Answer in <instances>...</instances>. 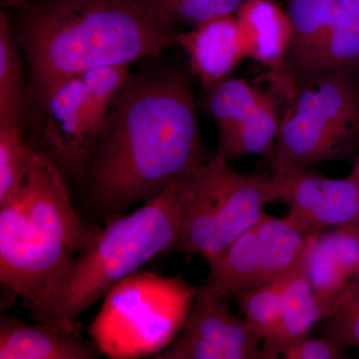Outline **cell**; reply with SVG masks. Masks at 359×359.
Segmentation results:
<instances>
[{"instance_id": "7", "label": "cell", "mask_w": 359, "mask_h": 359, "mask_svg": "<svg viewBox=\"0 0 359 359\" xmlns=\"http://www.w3.org/2000/svg\"><path fill=\"white\" fill-rule=\"evenodd\" d=\"M278 200L273 177L236 171L218 154L200 168L183 228L172 252L211 261L256 224Z\"/></svg>"}, {"instance_id": "12", "label": "cell", "mask_w": 359, "mask_h": 359, "mask_svg": "<svg viewBox=\"0 0 359 359\" xmlns=\"http://www.w3.org/2000/svg\"><path fill=\"white\" fill-rule=\"evenodd\" d=\"M45 116L39 152L66 176L76 180L93 151L98 133L92 124L81 80L67 78L44 97Z\"/></svg>"}, {"instance_id": "1", "label": "cell", "mask_w": 359, "mask_h": 359, "mask_svg": "<svg viewBox=\"0 0 359 359\" xmlns=\"http://www.w3.org/2000/svg\"><path fill=\"white\" fill-rule=\"evenodd\" d=\"M210 157L188 77L175 70L138 73L106 118L76 181L85 209L107 224Z\"/></svg>"}, {"instance_id": "28", "label": "cell", "mask_w": 359, "mask_h": 359, "mask_svg": "<svg viewBox=\"0 0 359 359\" xmlns=\"http://www.w3.org/2000/svg\"><path fill=\"white\" fill-rule=\"evenodd\" d=\"M22 1L23 0H4V1H2V6L6 9H13V7L18 6V4H20Z\"/></svg>"}, {"instance_id": "22", "label": "cell", "mask_w": 359, "mask_h": 359, "mask_svg": "<svg viewBox=\"0 0 359 359\" xmlns=\"http://www.w3.org/2000/svg\"><path fill=\"white\" fill-rule=\"evenodd\" d=\"M130 76L127 65L102 66L78 76L83 85L90 118L97 133L102 128Z\"/></svg>"}, {"instance_id": "17", "label": "cell", "mask_w": 359, "mask_h": 359, "mask_svg": "<svg viewBox=\"0 0 359 359\" xmlns=\"http://www.w3.org/2000/svg\"><path fill=\"white\" fill-rule=\"evenodd\" d=\"M334 313V309L316 294L304 266V254L290 269L283 292V304L280 323L275 334L264 340L266 359L278 358L283 347L308 337L316 323Z\"/></svg>"}, {"instance_id": "9", "label": "cell", "mask_w": 359, "mask_h": 359, "mask_svg": "<svg viewBox=\"0 0 359 359\" xmlns=\"http://www.w3.org/2000/svg\"><path fill=\"white\" fill-rule=\"evenodd\" d=\"M309 237L289 217L264 212L223 254L208 262L205 285L233 295L261 287L294 268Z\"/></svg>"}, {"instance_id": "15", "label": "cell", "mask_w": 359, "mask_h": 359, "mask_svg": "<svg viewBox=\"0 0 359 359\" xmlns=\"http://www.w3.org/2000/svg\"><path fill=\"white\" fill-rule=\"evenodd\" d=\"M176 44L186 52L191 71L203 85L230 76L247 58L236 13L212 18L178 33Z\"/></svg>"}, {"instance_id": "16", "label": "cell", "mask_w": 359, "mask_h": 359, "mask_svg": "<svg viewBox=\"0 0 359 359\" xmlns=\"http://www.w3.org/2000/svg\"><path fill=\"white\" fill-rule=\"evenodd\" d=\"M101 353L84 341L79 332L13 316L0 320V359H94Z\"/></svg>"}, {"instance_id": "11", "label": "cell", "mask_w": 359, "mask_h": 359, "mask_svg": "<svg viewBox=\"0 0 359 359\" xmlns=\"http://www.w3.org/2000/svg\"><path fill=\"white\" fill-rule=\"evenodd\" d=\"M273 177L278 200L306 235L359 222V187L351 175L334 179L304 169Z\"/></svg>"}, {"instance_id": "24", "label": "cell", "mask_w": 359, "mask_h": 359, "mask_svg": "<svg viewBox=\"0 0 359 359\" xmlns=\"http://www.w3.org/2000/svg\"><path fill=\"white\" fill-rule=\"evenodd\" d=\"M245 0H141L157 20L174 26H197L226 14L236 13Z\"/></svg>"}, {"instance_id": "5", "label": "cell", "mask_w": 359, "mask_h": 359, "mask_svg": "<svg viewBox=\"0 0 359 359\" xmlns=\"http://www.w3.org/2000/svg\"><path fill=\"white\" fill-rule=\"evenodd\" d=\"M358 73H337L297 89L280 119L273 175L351 157L359 147Z\"/></svg>"}, {"instance_id": "25", "label": "cell", "mask_w": 359, "mask_h": 359, "mask_svg": "<svg viewBox=\"0 0 359 359\" xmlns=\"http://www.w3.org/2000/svg\"><path fill=\"white\" fill-rule=\"evenodd\" d=\"M325 337L344 349L359 348V287L353 297L327 318Z\"/></svg>"}, {"instance_id": "2", "label": "cell", "mask_w": 359, "mask_h": 359, "mask_svg": "<svg viewBox=\"0 0 359 359\" xmlns=\"http://www.w3.org/2000/svg\"><path fill=\"white\" fill-rule=\"evenodd\" d=\"M13 9L14 39L29 66L33 93L42 100L67 78L158 56L178 34L141 0H23Z\"/></svg>"}, {"instance_id": "13", "label": "cell", "mask_w": 359, "mask_h": 359, "mask_svg": "<svg viewBox=\"0 0 359 359\" xmlns=\"http://www.w3.org/2000/svg\"><path fill=\"white\" fill-rule=\"evenodd\" d=\"M304 266L316 294L337 313L359 287V222L311 236Z\"/></svg>"}, {"instance_id": "19", "label": "cell", "mask_w": 359, "mask_h": 359, "mask_svg": "<svg viewBox=\"0 0 359 359\" xmlns=\"http://www.w3.org/2000/svg\"><path fill=\"white\" fill-rule=\"evenodd\" d=\"M282 116L275 96L268 93L257 108L228 137L219 140L218 154L224 160L238 159L250 155L273 157Z\"/></svg>"}, {"instance_id": "23", "label": "cell", "mask_w": 359, "mask_h": 359, "mask_svg": "<svg viewBox=\"0 0 359 359\" xmlns=\"http://www.w3.org/2000/svg\"><path fill=\"white\" fill-rule=\"evenodd\" d=\"M290 271L261 287L233 295L242 306L245 320L263 337V341L275 334L280 323L283 292Z\"/></svg>"}, {"instance_id": "4", "label": "cell", "mask_w": 359, "mask_h": 359, "mask_svg": "<svg viewBox=\"0 0 359 359\" xmlns=\"http://www.w3.org/2000/svg\"><path fill=\"white\" fill-rule=\"evenodd\" d=\"M204 163L136 211L97 228L54 294L51 325L79 332L78 318L92 304L151 259L172 252Z\"/></svg>"}, {"instance_id": "8", "label": "cell", "mask_w": 359, "mask_h": 359, "mask_svg": "<svg viewBox=\"0 0 359 359\" xmlns=\"http://www.w3.org/2000/svg\"><path fill=\"white\" fill-rule=\"evenodd\" d=\"M287 13V101L311 80L359 72V0H290Z\"/></svg>"}, {"instance_id": "21", "label": "cell", "mask_w": 359, "mask_h": 359, "mask_svg": "<svg viewBox=\"0 0 359 359\" xmlns=\"http://www.w3.org/2000/svg\"><path fill=\"white\" fill-rule=\"evenodd\" d=\"M37 152L22 123L0 122V205L13 197Z\"/></svg>"}, {"instance_id": "14", "label": "cell", "mask_w": 359, "mask_h": 359, "mask_svg": "<svg viewBox=\"0 0 359 359\" xmlns=\"http://www.w3.org/2000/svg\"><path fill=\"white\" fill-rule=\"evenodd\" d=\"M236 18L247 58L268 70L273 88L287 99L285 63L292 32L289 13L271 0H245Z\"/></svg>"}, {"instance_id": "18", "label": "cell", "mask_w": 359, "mask_h": 359, "mask_svg": "<svg viewBox=\"0 0 359 359\" xmlns=\"http://www.w3.org/2000/svg\"><path fill=\"white\" fill-rule=\"evenodd\" d=\"M204 87L203 106L218 127L219 140L233 133L268 95L244 78L228 76Z\"/></svg>"}, {"instance_id": "10", "label": "cell", "mask_w": 359, "mask_h": 359, "mask_svg": "<svg viewBox=\"0 0 359 359\" xmlns=\"http://www.w3.org/2000/svg\"><path fill=\"white\" fill-rule=\"evenodd\" d=\"M228 295L197 287L186 320L154 359H266L263 337L231 311Z\"/></svg>"}, {"instance_id": "6", "label": "cell", "mask_w": 359, "mask_h": 359, "mask_svg": "<svg viewBox=\"0 0 359 359\" xmlns=\"http://www.w3.org/2000/svg\"><path fill=\"white\" fill-rule=\"evenodd\" d=\"M197 287L182 276L136 271L106 294L89 334L110 358L155 356L179 334Z\"/></svg>"}, {"instance_id": "27", "label": "cell", "mask_w": 359, "mask_h": 359, "mask_svg": "<svg viewBox=\"0 0 359 359\" xmlns=\"http://www.w3.org/2000/svg\"><path fill=\"white\" fill-rule=\"evenodd\" d=\"M351 176L353 177L354 181L358 183L359 187V153L358 157L354 160L353 171H351Z\"/></svg>"}, {"instance_id": "3", "label": "cell", "mask_w": 359, "mask_h": 359, "mask_svg": "<svg viewBox=\"0 0 359 359\" xmlns=\"http://www.w3.org/2000/svg\"><path fill=\"white\" fill-rule=\"evenodd\" d=\"M96 231L78 215L65 175L39 151L0 205V280L35 323L51 325L54 294Z\"/></svg>"}, {"instance_id": "20", "label": "cell", "mask_w": 359, "mask_h": 359, "mask_svg": "<svg viewBox=\"0 0 359 359\" xmlns=\"http://www.w3.org/2000/svg\"><path fill=\"white\" fill-rule=\"evenodd\" d=\"M18 45L4 11L0 14V122L22 123L27 102Z\"/></svg>"}, {"instance_id": "26", "label": "cell", "mask_w": 359, "mask_h": 359, "mask_svg": "<svg viewBox=\"0 0 359 359\" xmlns=\"http://www.w3.org/2000/svg\"><path fill=\"white\" fill-rule=\"evenodd\" d=\"M280 354L287 359L347 358L346 349L327 337L323 339L304 337L283 347Z\"/></svg>"}]
</instances>
